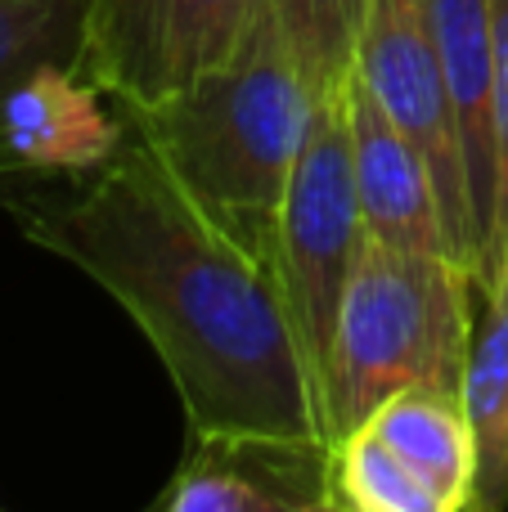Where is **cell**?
I'll return each mask as SVG.
<instances>
[{
  "label": "cell",
  "instance_id": "1",
  "mask_svg": "<svg viewBox=\"0 0 508 512\" xmlns=\"http://www.w3.org/2000/svg\"><path fill=\"white\" fill-rule=\"evenodd\" d=\"M9 212L140 324L189 436L329 445L320 373L275 261L207 216L135 126L72 194L14 198Z\"/></svg>",
  "mask_w": 508,
  "mask_h": 512
},
{
  "label": "cell",
  "instance_id": "2",
  "mask_svg": "<svg viewBox=\"0 0 508 512\" xmlns=\"http://www.w3.org/2000/svg\"><path fill=\"white\" fill-rule=\"evenodd\" d=\"M315 108L320 99L261 0L230 59L126 117L207 216L275 261L279 212Z\"/></svg>",
  "mask_w": 508,
  "mask_h": 512
},
{
  "label": "cell",
  "instance_id": "3",
  "mask_svg": "<svg viewBox=\"0 0 508 512\" xmlns=\"http://www.w3.org/2000/svg\"><path fill=\"white\" fill-rule=\"evenodd\" d=\"M477 279L446 252L365 239L342 288L320 378L329 445L410 387L459 391L477 324Z\"/></svg>",
  "mask_w": 508,
  "mask_h": 512
},
{
  "label": "cell",
  "instance_id": "4",
  "mask_svg": "<svg viewBox=\"0 0 508 512\" xmlns=\"http://www.w3.org/2000/svg\"><path fill=\"white\" fill-rule=\"evenodd\" d=\"M342 90L320 99V108H315L275 230V270L284 279L288 306H293L297 328H302L306 351H311V364L320 378H324V360H329L333 324H338L342 288H347L351 265H356V256L369 239L365 216H360L356 171H351V135H347V99H342Z\"/></svg>",
  "mask_w": 508,
  "mask_h": 512
},
{
  "label": "cell",
  "instance_id": "5",
  "mask_svg": "<svg viewBox=\"0 0 508 512\" xmlns=\"http://www.w3.org/2000/svg\"><path fill=\"white\" fill-rule=\"evenodd\" d=\"M356 77L374 95L383 117L423 153L455 261L482 288V239H477L473 194H468L464 149L441 68L432 0H369V18L356 50Z\"/></svg>",
  "mask_w": 508,
  "mask_h": 512
},
{
  "label": "cell",
  "instance_id": "6",
  "mask_svg": "<svg viewBox=\"0 0 508 512\" xmlns=\"http://www.w3.org/2000/svg\"><path fill=\"white\" fill-rule=\"evenodd\" d=\"M257 9L261 0H86L81 72L140 113L230 59Z\"/></svg>",
  "mask_w": 508,
  "mask_h": 512
},
{
  "label": "cell",
  "instance_id": "7",
  "mask_svg": "<svg viewBox=\"0 0 508 512\" xmlns=\"http://www.w3.org/2000/svg\"><path fill=\"white\" fill-rule=\"evenodd\" d=\"M131 135V117L77 63H50L0 95V176H90Z\"/></svg>",
  "mask_w": 508,
  "mask_h": 512
},
{
  "label": "cell",
  "instance_id": "8",
  "mask_svg": "<svg viewBox=\"0 0 508 512\" xmlns=\"http://www.w3.org/2000/svg\"><path fill=\"white\" fill-rule=\"evenodd\" d=\"M329 450L266 436H189L149 512H297L329 495Z\"/></svg>",
  "mask_w": 508,
  "mask_h": 512
},
{
  "label": "cell",
  "instance_id": "9",
  "mask_svg": "<svg viewBox=\"0 0 508 512\" xmlns=\"http://www.w3.org/2000/svg\"><path fill=\"white\" fill-rule=\"evenodd\" d=\"M342 99H347L351 171H356L365 234L387 243V248L455 256L437 185H432V171L423 162V153L387 122L383 108L360 86L356 72H351Z\"/></svg>",
  "mask_w": 508,
  "mask_h": 512
},
{
  "label": "cell",
  "instance_id": "10",
  "mask_svg": "<svg viewBox=\"0 0 508 512\" xmlns=\"http://www.w3.org/2000/svg\"><path fill=\"white\" fill-rule=\"evenodd\" d=\"M441 68H446L450 108L464 149L468 194H473L477 239H482V279L495 239V27L491 0H432Z\"/></svg>",
  "mask_w": 508,
  "mask_h": 512
},
{
  "label": "cell",
  "instance_id": "11",
  "mask_svg": "<svg viewBox=\"0 0 508 512\" xmlns=\"http://www.w3.org/2000/svg\"><path fill=\"white\" fill-rule=\"evenodd\" d=\"M459 400L477 441V490L468 512H508V248L477 297Z\"/></svg>",
  "mask_w": 508,
  "mask_h": 512
},
{
  "label": "cell",
  "instance_id": "12",
  "mask_svg": "<svg viewBox=\"0 0 508 512\" xmlns=\"http://www.w3.org/2000/svg\"><path fill=\"white\" fill-rule=\"evenodd\" d=\"M360 427H369L387 450L401 454L441 495L473 508L477 441H473V423H468V414H464L459 391H441V387L396 391V396L383 400Z\"/></svg>",
  "mask_w": 508,
  "mask_h": 512
},
{
  "label": "cell",
  "instance_id": "13",
  "mask_svg": "<svg viewBox=\"0 0 508 512\" xmlns=\"http://www.w3.org/2000/svg\"><path fill=\"white\" fill-rule=\"evenodd\" d=\"M329 499L347 512H468L428 477L387 450L369 427H356L329 450Z\"/></svg>",
  "mask_w": 508,
  "mask_h": 512
},
{
  "label": "cell",
  "instance_id": "14",
  "mask_svg": "<svg viewBox=\"0 0 508 512\" xmlns=\"http://www.w3.org/2000/svg\"><path fill=\"white\" fill-rule=\"evenodd\" d=\"M315 99L338 95L356 72L369 0H266Z\"/></svg>",
  "mask_w": 508,
  "mask_h": 512
},
{
  "label": "cell",
  "instance_id": "15",
  "mask_svg": "<svg viewBox=\"0 0 508 512\" xmlns=\"http://www.w3.org/2000/svg\"><path fill=\"white\" fill-rule=\"evenodd\" d=\"M86 50V0H0V95L50 63Z\"/></svg>",
  "mask_w": 508,
  "mask_h": 512
},
{
  "label": "cell",
  "instance_id": "16",
  "mask_svg": "<svg viewBox=\"0 0 508 512\" xmlns=\"http://www.w3.org/2000/svg\"><path fill=\"white\" fill-rule=\"evenodd\" d=\"M297 512H347V508H342V504H333V499L324 495V499H315V504H306V508H297Z\"/></svg>",
  "mask_w": 508,
  "mask_h": 512
}]
</instances>
